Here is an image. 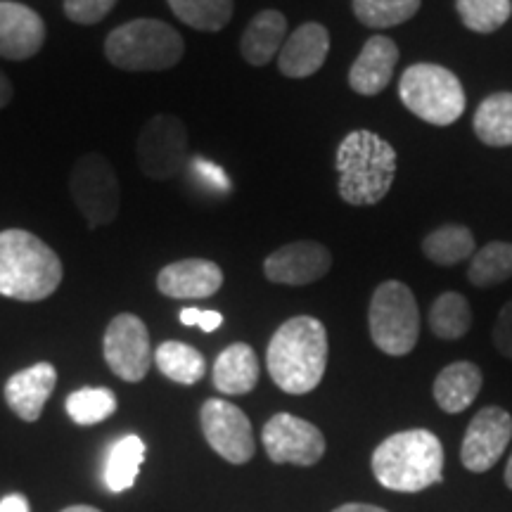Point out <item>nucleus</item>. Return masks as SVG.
Segmentation results:
<instances>
[{"label": "nucleus", "mask_w": 512, "mask_h": 512, "mask_svg": "<svg viewBox=\"0 0 512 512\" xmlns=\"http://www.w3.org/2000/svg\"><path fill=\"white\" fill-rule=\"evenodd\" d=\"M266 366L285 394H309L328 368V330L313 316L285 320L271 337Z\"/></svg>", "instance_id": "obj_1"}, {"label": "nucleus", "mask_w": 512, "mask_h": 512, "mask_svg": "<svg viewBox=\"0 0 512 512\" xmlns=\"http://www.w3.org/2000/svg\"><path fill=\"white\" fill-rule=\"evenodd\" d=\"M396 150L392 143L366 128L351 131L337 147V192L351 207H373L392 190L396 178Z\"/></svg>", "instance_id": "obj_2"}, {"label": "nucleus", "mask_w": 512, "mask_h": 512, "mask_svg": "<svg viewBox=\"0 0 512 512\" xmlns=\"http://www.w3.org/2000/svg\"><path fill=\"white\" fill-rule=\"evenodd\" d=\"M62 261L29 230L0 233V294L17 302H43L62 283Z\"/></svg>", "instance_id": "obj_3"}, {"label": "nucleus", "mask_w": 512, "mask_h": 512, "mask_svg": "<svg viewBox=\"0 0 512 512\" xmlns=\"http://www.w3.org/2000/svg\"><path fill=\"white\" fill-rule=\"evenodd\" d=\"M444 446L430 430H406L387 437L373 453V475L384 489L418 494L441 482Z\"/></svg>", "instance_id": "obj_4"}, {"label": "nucleus", "mask_w": 512, "mask_h": 512, "mask_svg": "<svg viewBox=\"0 0 512 512\" xmlns=\"http://www.w3.org/2000/svg\"><path fill=\"white\" fill-rule=\"evenodd\" d=\"M183 53V36L159 19H133L105 38V57L124 72H164L176 67Z\"/></svg>", "instance_id": "obj_5"}, {"label": "nucleus", "mask_w": 512, "mask_h": 512, "mask_svg": "<svg viewBox=\"0 0 512 512\" xmlns=\"http://www.w3.org/2000/svg\"><path fill=\"white\" fill-rule=\"evenodd\" d=\"M399 98L406 110L432 126H451L465 112L463 83L441 64H411L399 81Z\"/></svg>", "instance_id": "obj_6"}, {"label": "nucleus", "mask_w": 512, "mask_h": 512, "mask_svg": "<svg viewBox=\"0 0 512 512\" xmlns=\"http://www.w3.org/2000/svg\"><path fill=\"white\" fill-rule=\"evenodd\" d=\"M368 325L373 344L382 354H411L420 337V311L411 287L399 280H384L370 299Z\"/></svg>", "instance_id": "obj_7"}, {"label": "nucleus", "mask_w": 512, "mask_h": 512, "mask_svg": "<svg viewBox=\"0 0 512 512\" xmlns=\"http://www.w3.org/2000/svg\"><path fill=\"white\" fill-rule=\"evenodd\" d=\"M69 192L91 228L105 226L117 219L121 204L119 181L110 159L100 152L76 159L72 176H69Z\"/></svg>", "instance_id": "obj_8"}, {"label": "nucleus", "mask_w": 512, "mask_h": 512, "mask_svg": "<svg viewBox=\"0 0 512 512\" xmlns=\"http://www.w3.org/2000/svg\"><path fill=\"white\" fill-rule=\"evenodd\" d=\"M140 171L152 181H171L188 164V128L174 114H157L138 136Z\"/></svg>", "instance_id": "obj_9"}, {"label": "nucleus", "mask_w": 512, "mask_h": 512, "mask_svg": "<svg viewBox=\"0 0 512 512\" xmlns=\"http://www.w3.org/2000/svg\"><path fill=\"white\" fill-rule=\"evenodd\" d=\"M200 422L207 444L223 460L233 465H245L254 458L256 444L252 422L238 406L226 399H209L200 411Z\"/></svg>", "instance_id": "obj_10"}, {"label": "nucleus", "mask_w": 512, "mask_h": 512, "mask_svg": "<svg viewBox=\"0 0 512 512\" xmlns=\"http://www.w3.org/2000/svg\"><path fill=\"white\" fill-rule=\"evenodd\" d=\"M268 458L278 465H316L325 456V437L309 420L278 413L261 432Z\"/></svg>", "instance_id": "obj_11"}, {"label": "nucleus", "mask_w": 512, "mask_h": 512, "mask_svg": "<svg viewBox=\"0 0 512 512\" xmlns=\"http://www.w3.org/2000/svg\"><path fill=\"white\" fill-rule=\"evenodd\" d=\"M105 361L124 382H140L152 363L150 332L133 313H121L107 325Z\"/></svg>", "instance_id": "obj_12"}, {"label": "nucleus", "mask_w": 512, "mask_h": 512, "mask_svg": "<svg viewBox=\"0 0 512 512\" xmlns=\"http://www.w3.org/2000/svg\"><path fill=\"white\" fill-rule=\"evenodd\" d=\"M512 441V415L505 408L486 406L467 425L460 460L465 470L482 475L489 472Z\"/></svg>", "instance_id": "obj_13"}, {"label": "nucleus", "mask_w": 512, "mask_h": 512, "mask_svg": "<svg viewBox=\"0 0 512 512\" xmlns=\"http://www.w3.org/2000/svg\"><path fill=\"white\" fill-rule=\"evenodd\" d=\"M332 268L330 249L320 242L299 240L266 256L264 273L275 285L302 287L325 278Z\"/></svg>", "instance_id": "obj_14"}, {"label": "nucleus", "mask_w": 512, "mask_h": 512, "mask_svg": "<svg viewBox=\"0 0 512 512\" xmlns=\"http://www.w3.org/2000/svg\"><path fill=\"white\" fill-rule=\"evenodd\" d=\"M46 43V22L36 10L15 0H0V57L29 60Z\"/></svg>", "instance_id": "obj_15"}, {"label": "nucleus", "mask_w": 512, "mask_h": 512, "mask_svg": "<svg viewBox=\"0 0 512 512\" xmlns=\"http://www.w3.org/2000/svg\"><path fill=\"white\" fill-rule=\"evenodd\" d=\"M223 285V271L209 259H183L164 266L157 275V290L169 299H207Z\"/></svg>", "instance_id": "obj_16"}, {"label": "nucleus", "mask_w": 512, "mask_h": 512, "mask_svg": "<svg viewBox=\"0 0 512 512\" xmlns=\"http://www.w3.org/2000/svg\"><path fill=\"white\" fill-rule=\"evenodd\" d=\"M330 53V34L323 24L306 22L285 38L278 53V69L287 79H306L323 69Z\"/></svg>", "instance_id": "obj_17"}, {"label": "nucleus", "mask_w": 512, "mask_h": 512, "mask_svg": "<svg viewBox=\"0 0 512 512\" xmlns=\"http://www.w3.org/2000/svg\"><path fill=\"white\" fill-rule=\"evenodd\" d=\"M396 64H399V48L392 38L373 36L351 64L349 86L358 95H380L392 81Z\"/></svg>", "instance_id": "obj_18"}, {"label": "nucleus", "mask_w": 512, "mask_h": 512, "mask_svg": "<svg viewBox=\"0 0 512 512\" xmlns=\"http://www.w3.org/2000/svg\"><path fill=\"white\" fill-rule=\"evenodd\" d=\"M57 384V370L53 363H36L27 370H19L5 382V401L10 411L24 422H36L43 415V406L50 399Z\"/></svg>", "instance_id": "obj_19"}, {"label": "nucleus", "mask_w": 512, "mask_h": 512, "mask_svg": "<svg viewBox=\"0 0 512 512\" xmlns=\"http://www.w3.org/2000/svg\"><path fill=\"white\" fill-rule=\"evenodd\" d=\"M482 389V370L470 361H456L446 366L434 380V401L444 413H463L477 399Z\"/></svg>", "instance_id": "obj_20"}, {"label": "nucleus", "mask_w": 512, "mask_h": 512, "mask_svg": "<svg viewBox=\"0 0 512 512\" xmlns=\"http://www.w3.org/2000/svg\"><path fill=\"white\" fill-rule=\"evenodd\" d=\"M287 36V19L278 10L259 12L240 38V53L252 67H266L280 53Z\"/></svg>", "instance_id": "obj_21"}, {"label": "nucleus", "mask_w": 512, "mask_h": 512, "mask_svg": "<svg viewBox=\"0 0 512 512\" xmlns=\"http://www.w3.org/2000/svg\"><path fill=\"white\" fill-rule=\"evenodd\" d=\"M259 382V358L245 342L230 344L214 363V387L221 394H249Z\"/></svg>", "instance_id": "obj_22"}, {"label": "nucleus", "mask_w": 512, "mask_h": 512, "mask_svg": "<svg viewBox=\"0 0 512 512\" xmlns=\"http://www.w3.org/2000/svg\"><path fill=\"white\" fill-rule=\"evenodd\" d=\"M475 136L489 147L512 145V93H494L482 100L472 119Z\"/></svg>", "instance_id": "obj_23"}, {"label": "nucleus", "mask_w": 512, "mask_h": 512, "mask_svg": "<svg viewBox=\"0 0 512 512\" xmlns=\"http://www.w3.org/2000/svg\"><path fill=\"white\" fill-rule=\"evenodd\" d=\"M422 252L427 259L437 266H456L460 261L470 259L475 254V235L467 226L460 223H448L432 230L425 240H422Z\"/></svg>", "instance_id": "obj_24"}, {"label": "nucleus", "mask_w": 512, "mask_h": 512, "mask_svg": "<svg viewBox=\"0 0 512 512\" xmlns=\"http://www.w3.org/2000/svg\"><path fill=\"white\" fill-rule=\"evenodd\" d=\"M143 460H145L143 439L136 437V434H128V437L119 439L117 444L112 446L110 458H107V467H105V482L110 486V491L121 494V491L131 489V486L136 484Z\"/></svg>", "instance_id": "obj_25"}, {"label": "nucleus", "mask_w": 512, "mask_h": 512, "mask_svg": "<svg viewBox=\"0 0 512 512\" xmlns=\"http://www.w3.org/2000/svg\"><path fill=\"white\" fill-rule=\"evenodd\" d=\"M159 373L178 384H195L207 373V361L195 347L183 342H164L155 351Z\"/></svg>", "instance_id": "obj_26"}, {"label": "nucleus", "mask_w": 512, "mask_h": 512, "mask_svg": "<svg viewBox=\"0 0 512 512\" xmlns=\"http://www.w3.org/2000/svg\"><path fill=\"white\" fill-rule=\"evenodd\" d=\"M472 328V309L470 302L458 292H444L434 299L430 309V330L439 339L465 337Z\"/></svg>", "instance_id": "obj_27"}, {"label": "nucleus", "mask_w": 512, "mask_h": 512, "mask_svg": "<svg viewBox=\"0 0 512 512\" xmlns=\"http://www.w3.org/2000/svg\"><path fill=\"white\" fill-rule=\"evenodd\" d=\"M512 278V242L494 240L475 252L467 268V280L475 287H496Z\"/></svg>", "instance_id": "obj_28"}, {"label": "nucleus", "mask_w": 512, "mask_h": 512, "mask_svg": "<svg viewBox=\"0 0 512 512\" xmlns=\"http://www.w3.org/2000/svg\"><path fill=\"white\" fill-rule=\"evenodd\" d=\"M183 24L197 31H221L233 17V0H169Z\"/></svg>", "instance_id": "obj_29"}, {"label": "nucleus", "mask_w": 512, "mask_h": 512, "mask_svg": "<svg viewBox=\"0 0 512 512\" xmlns=\"http://www.w3.org/2000/svg\"><path fill=\"white\" fill-rule=\"evenodd\" d=\"M422 0H354V15L370 29L399 27L418 15Z\"/></svg>", "instance_id": "obj_30"}, {"label": "nucleus", "mask_w": 512, "mask_h": 512, "mask_svg": "<svg viewBox=\"0 0 512 512\" xmlns=\"http://www.w3.org/2000/svg\"><path fill=\"white\" fill-rule=\"evenodd\" d=\"M117 411V396L110 389H79V392L69 394L67 399V413L76 425H98V422L107 420Z\"/></svg>", "instance_id": "obj_31"}, {"label": "nucleus", "mask_w": 512, "mask_h": 512, "mask_svg": "<svg viewBox=\"0 0 512 512\" xmlns=\"http://www.w3.org/2000/svg\"><path fill=\"white\" fill-rule=\"evenodd\" d=\"M458 15L470 31L494 34L512 15V0H458Z\"/></svg>", "instance_id": "obj_32"}, {"label": "nucleus", "mask_w": 512, "mask_h": 512, "mask_svg": "<svg viewBox=\"0 0 512 512\" xmlns=\"http://www.w3.org/2000/svg\"><path fill=\"white\" fill-rule=\"evenodd\" d=\"M117 0H64V15L72 22L91 27L110 15Z\"/></svg>", "instance_id": "obj_33"}, {"label": "nucleus", "mask_w": 512, "mask_h": 512, "mask_svg": "<svg viewBox=\"0 0 512 512\" xmlns=\"http://www.w3.org/2000/svg\"><path fill=\"white\" fill-rule=\"evenodd\" d=\"M494 347L512 361V302L505 304L498 313L494 325Z\"/></svg>", "instance_id": "obj_34"}, {"label": "nucleus", "mask_w": 512, "mask_h": 512, "mask_svg": "<svg viewBox=\"0 0 512 512\" xmlns=\"http://www.w3.org/2000/svg\"><path fill=\"white\" fill-rule=\"evenodd\" d=\"M183 325H200L204 332H214L223 325V316L219 311H200V309H183L181 311Z\"/></svg>", "instance_id": "obj_35"}, {"label": "nucleus", "mask_w": 512, "mask_h": 512, "mask_svg": "<svg viewBox=\"0 0 512 512\" xmlns=\"http://www.w3.org/2000/svg\"><path fill=\"white\" fill-rule=\"evenodd\" d=\"M195 171L200 174L204 181L216 185L219 190H230V181L226 176V171L221 166H216L214 162H204V159H195Z\"/></svg>", "instance_id": "obj_36"}, {"label": "nucleus", "mask_w": 512, "mask_h": 512, "mask_svg": "<svg viewBox=\"0 0 512 512\" xmlns=\"http://www.w3.org/2000/svg\"><path fill=\"white\" fill-rule=\"evenodd\" d=\"M0 512H29L27 498L19 494H10L0 501Z\"/></svg>", "instance_id": "obj_37"}, {"label": "nucleus", "mask_w": 512, "mask_h": 512, "mask_svg": "<svg viewBox=\"0 0 512 512\" xmlns=\"http://www.w3.org/2000/svg\"><path fill=\"white\" fill-rule=\"evenodd\" d=\"M12 98H15V88H12L8 76L0 72V110H3V107H8Z\"/></svg>", "instance_id": "obj_38"}, {"label": "nucleus", "mask_w": 512, "mask_h": 512, "mask_svg": "<svg viewBox=\"0 0 512 512\" xmlns=\"http://www.w3.org/2000/svg\"><path fill=\"white\" fill-rule=\"evenodd\" d=\"M332 512H387L382 508H377V505H368V503H347V505H339Z\"/></svg>", "instance_id": "obj_39"}, {"label": "nucleus", "mask_w": 512, "mask_h": 512, "mask_svg": "<svg viewBox=\"0 0 512 512\" xmlns=\"http://www.w3.org/2000/svg\"><path fill=\"white\" fill-rule=\"evenodd\" d=\"M62 512H100V510L91 508V505H72V508H64Z\"/></svg>", "instance_id": "obj_40"}, {"label": "nucleus", "mask_w": 512, "mask_h": 512, "mask_svg": "<svg viewBox=\"0 0 512 512\" xmlns=\"http://www.w3.org/2000/svg\"><path fill=\"white\" fill-rule=\"evenodd\" d=\"M505 484H508V489H512V453L508 458V467H505Z\"/></svg>", "instance_id": "obj_41"}]
</instances>
